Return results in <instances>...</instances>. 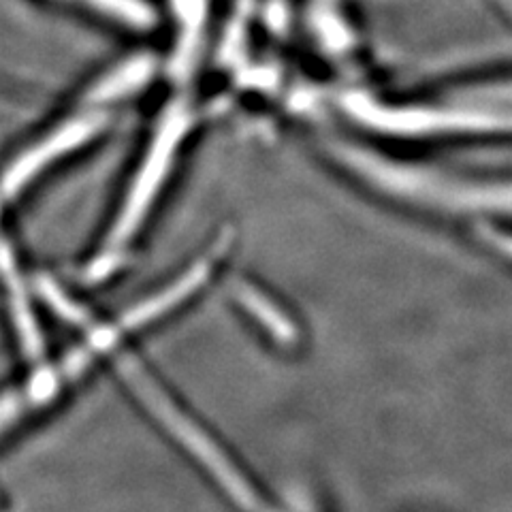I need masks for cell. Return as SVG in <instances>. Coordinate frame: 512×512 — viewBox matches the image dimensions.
I'll list each match as a JSON object with an SVG mask.
<instances>
[{
    "instance_id": "obj_1",
    "label": "cell",
    "mask_w": 512,
    "mask_h": 512,
    "mask_svg": "<svg viewBox=\"0 0 512 512\" xmlns=\"http://www.w3.org/2000/svg\"><path fill=\"white\" fill-rule=\"evenodd\" d=\"M118 370L128 387L135 391V395H139L141 402L150 408L152 414H156V419L163 423L171 434L180 440V444H184L207 470L212 472V476L233 495L239 504L244 506L256 504L254 493L242 478V474L231 466L229 459L224 457V453L218 451V446L171 402V399L163 393V389L158 387V384L148 376V372L143 370L133 357L124 355L118 361Z\"/></svg>"
},
{
    "instance_id": "obj_2",
    "label": "cell",
    "mask_w": 512,
    "mask_h": 512,
    "mask_svg": "<svg viewBox=\"0 0 512 512\" xmlns=\"http://www.w3.org/2000/svg\"><path fill=\"white\" fill-rule=\"evenodd\" d=\"M186 114L182 111V107H173L167 111V116L160 122V128L156 133V139L152 143V148L143 160L141 171L137 175V180L128 192L124 210L118 216V222L111 229L109 242H107V252L105 256H101L99 263L94 265V274L103 276L105 271L109 269V261L118 256V252L128 244V239L135 235V231L139 229V224L143 220V216L148 214L152 199L156 197V192L163 184L167 169L173 160L175 150H178V143L182 141V135L186 131Z\"/></svg>"
},
{
    "instance_id": "obj_3",
    "label": "cell",
    "mask_w": 512,
    "mask_h": 512,
    "mask_svg": "<svg viewBox=\"0 0 512 512\" xmlns=\"http://www.w3.org/2000/svg\"><path fill=\"white\" fill-rule=\"evenodd\" d=\"M352 114L380 131L423 135L446 131H512V114L468 109H391L370 101H352Z\"/></svg>"
},
{
    "instance_id": "obj_4",
    "label": "cell",
    "mask_w": 512,
    "mask_h": 512,
    "mask_svg": "<svg viewBox=\"0 0 512 512\" xmlns=\"http://www.w3.org/2000/svg\"><path fill=\"white\" fill-rule=\"evenodd\" d=\"M105 124V114H86L58 126L52 135H47L37 143V146L28 148L20 158L13 160L9 169L5 171L3 180H0V197L9 199L13 195H18V192L47 165L94 139V135H99L103 131Z\"/></svg>"
},
{
    "instance_id": "obj_5",
    "label": "cell",
    "mask_w": 512,
    "mask_h": 512,
    "mask_svg": "<svg viewBox=\"0 0 512 512\" xmlns=\"http://www.w3.org/2000/svg\"><path fill=\"white\" fill-rule=\"evenodd\" d=\"M210 271H212V259L197 263L195 267L188 271L186 276H182L173 286H169L167 291L158 293L156 297L146 299L143 303H139L137 308H133L131 312H126L122 316V320H118V323H116L114 331L118 335H122L126 331H133L141 325L150 323V320L163 316L165 312L173 310L180 301H184L188 295L197 291V288L207 280V276H210Z\"/></svg>"
},
{
    "instance_id": "obj_6",
    "label": "cell",
    "mask_w": 512,
    "mask_h": 512,
    "mask_svg": "<svg viewBox=\"0 0 512 512\" xmlns=\"http://www.w3.org/2000/svg\"><path fill=\"white\" fill-rule=\"evenodd\" d=\"M0 278H3L7 291H9V303H11V314L15 318V327L20 331L22 346L30 357H39L43 350L41 335L37 329L35 314L30 308V299L26 293V286L20 278L18 265L13 261V254L7 244L0 242Z\"/></svg>"
},
{
    "instance_id": "obj_7",
    "label": "cell",
    "mask_w": 512,
    "mask_h": 512,
    "mask_svg": "<svg viewBox=\"0 0 512 512\" xmlns=\"http://www.w3.org/2000/svg\"><path fill=\"white\" fill-rule=\"evenodd\" d=\"M154 73V60L150 56L128 58L118 69L107 73L101 82H96L88 94L90 103H107L120 99L141 88Z\"/></svg>"
},
{
    "instance_id": "obj_8",
    "label": "cell",
    "mask_w": 512,
    "mask_h": 512,
    "mask_svg": "<svg viewBox=\"0 0 512 512\" xmlns=\"http://www.w3.org/2000/svg\"><path fill=\"white\" fill-rule=\"evenodd\" d=\"M239 299L246 306V310L263 323V327L274 335V338L282 340V342H293L295 340V329L293 323H288L286 316L271 303L267 297H263L261 293H256L254 288L250 286H242L239 288Z\"/></svg>"
},
{
    "instance_id": "obj_9",
    "label": "cell",
    "mask_w": 512,
    "mask_h": 512,
    "mask_svg": "<svg viewBox=\"0 0 512 512\" xmlns=\"http://www.w3.org/2000/svg\"><path fill=\"white\" fill-rule=\"evenodd\" d=\"M41 293H43V297L52 303V306L64 316V318H69V320H84L86 316H84V312L79 310L75 303L71 301V299H67V295H64L60 288L54 284V282H47V280H41Z\"/></svg>"
},
{
    "instance_id": "obj_10",
    "label": "cell",
    "mask_w": 512,
    "mask_h": 512,
    "mask_svg": "<svg viewBox=\"0 0 512 512\" xmlns=\"http://www.w3.org/2000/svg\"><path fill=\"white\" fill-rule=\"evenodd\" d=\"M22 406H24L22 397H18L15 393L0 397V431L18 419V414L22 412Z\"/></svg>"
},
{
    "instance_id": "obj_11",
    "label": "cell",
    "mask_w": 512,
    "mask_h": 512,
    "mask_svg": "<svg viewBox=\"0 0 512 512\" xmlns=\"http://www.w3.org/2000/svg\"><path fill=\"white\" fill-rule=\"evenodd\" d=\"M474 96H480V99L487 101H504V103H512V82H504V84H491L480 90L472 92Z\"/></svg>"
},
{
    "instance_id": "obj_12",
    "label": "cell",
    "mask_w": 512,
    "mask_h": 512,
    "mask_svg": "<svg viewBox=\"0 0 512 512\" xmlns=\"http://www.w3.org/2000/svg\"><path fill=\"white\" fill-rule=\"evenodd\" d=\"M487 239H491V242L498 246L502 252H506L508 256H512V235H504V233H498V231H485Z\"/></svg>"
}]
</instances>
